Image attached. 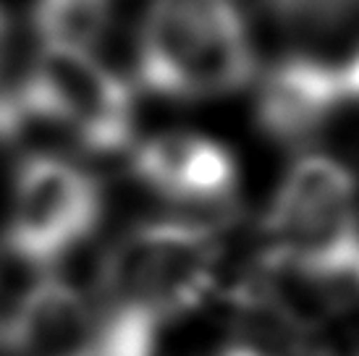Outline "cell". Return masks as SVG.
Wrapping results in <instances>:
<instances>
[{
  "mask_svg": "<svg viewBox=\"0 0 359 356\" xmlns=\"http://www.w3.org/2000/svg\"><path fill=\"white\" fill-rule=\"evenodd\" d=\"M223 257L226 247L212 226L191 220L137 223L102 252L92 294L102 312L165 327L205 307L218 288Z\"/></svg>",
  "mask_w": 359,
  "mask_h": 356,
  "instance_id": "cell-1",
  "label": "cell"
},
{
  "mask_svg": "<svg viewBox=\"0 0 359 356\" xmlns=\"http://www.w3.org/2000/svg\"><path fill=\"white\" fill-rule=\"evenodd\" d=\"M16 356H97V317L84 291L40 278L8 322Z\"/></svg>",
  "mask_w": 359,
  "mask_h": 356,
  "instance_id": "cell-7",
  "label": "cell"
},
{
  "mask_svg": "<svg viewBox=\"0 0 359 356\" xmlns=\"http://www.w3.org/2000/svg\"><path fill=\"white\" fill-rule=\"evenodd\" d=\"M283 21L302 27H336L359 13V0H265Z\"/></svg>",
  "mask_w": 359,
  "mask_h": 356,
  "instance_id": "cell-9",
  "label": "cell"
},
{
  "mask_svg": "<svg viewBox=\"0 0 359 356\" xmlns=\"http://www.w3.org/2000/svg\"><path fill=\"white\" fill-rule=\"evenodd\" d=\"M11 97L24 129L29 123L60 126L97 155L121 152L134 137L129 87L84 50L45 45Z\"/></svg>",
  "mask_w": 359,
  "mask_h": 356,
  "instance_id": "cell-4",
  "label": "cell"
},
{
  "mask_svg": "<svg viewBox=\"0 0 359 356\" xmlns=\"http://www.w3.org/2000/svg\"><path fill=\"white\" fill-rule=\"evenodd\" d=\"M6 42H8V19L0 8V60H3V50H6Z\"/></svg>",
  "mask_w": 359,
  "mask_h": 356,
  "instance_id": "cell-12",
  "label": "cell"
},
{
  "mask_svg": "<svg viewBox=\"0 0 359 356\" xmlns=\"http://www.w3.org/2000/svg\"><path fill=\"white\" fill-rule=\"evenodd\" d=\"M140 79L155 95L202 100L241 89L255 50L233 0H152L140 37Z\"/></svg>",
  "mask_w": 359,
  "mask_h": 356,
  "instance_id": "cell-2",
  "label": "cell"
},
{
  "mask_svg": "<svg viewBox=\"0 0 359 356\" xmlns=\"http://www.w3.org/2000/svg\"><path fill=\"white\" fill-rule=\"evenodd\" d=\"M344 100L339 69L307 55H289L265 74L257 92V123L280 144L318 137Z\"/></svg>",
  "mask_w": 359,
  "mask_h": 356,
  "instance_id": "cell-6",
  "label": "cell"
},
{
  "mask_svg": "<svg viewBox=\"0 0 359 356\" xmlns=\"http://www.w3.org/2000/svg\"><path fill=\"white\" fill-rule=\"evenodd\" d=\"M116 0H37L34 29L45 45L90 53L105 37Z\"/></svg>",
  "mask_w": 359,
  "mask_h": 356,
  "instance_id": "cell-8",
  "label": "cell"
},
{
  "mask_svg": "<svg viewBox=\"0 0 359 356\" xmlns=\"http://www.w3.org/2000/svg\"><path fill=\"white\" fill-rule=\"evenodd\" d=\"M339 81H341L344 97L359 100V53L344 66V69H339Z\"/></svg>",
  "mask_w": 359,
  "mask_h": 356,
  "instance_id": "cell-10",
  "label": "cell"
},
{
  "mask_svg": "<svg viewBox=\"0 0 359 356\" xmlns=\"http://www.w3.org/2000/svg\"><path fill=\"white\" fill-rule=\"evenodd\" d=\"M265 252L309 278L351 283L359 270V202L349 168L325 155L294 163L262 220Z\"/></svg>",
  "mask_w": 359,
  "mask_h": 356,
  "instance_id": "cell-3",
  "label": "cell"
},
{
  "mask_svg": "<svg viewBox=\"0 0 359 356\" xmlns=\"http://www.w3.org/2000/svg\"><path fill=\"white\" fill-rule=\"evenodd\" d=\"M100 218L97 181L63 158L37 152L16 168L3 247L37 270H53L87 244Z\"/></svg>",
  "mask_w": 359,
  "mask_h": 356,
  "instance_id": "cell-5",
  "label": "cell"
},
{
  "mask_svg": "<svg viewBox=\"0 0 359 356\" xmlns=\"http://www.w3.org/2000/svg\"><path fill=\"white\" fill-rule=\"evenodd\" d=\"M212 356H276V354H265L262 348H257L255 343H239V341H229L223 348H218Z\"/></svg>",
  "mask_w": 359,
  "mask_h": 356,
  "instance_id": "cell-11",
  "label": "cell"
}]
</instances>
